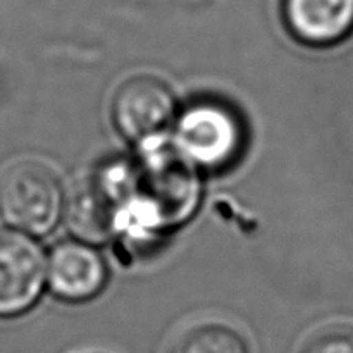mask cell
I'll return each mask as SVG.
<instances>
[{"label":"cell","mask_w":353,"mask_h":353,"mask_svg":"<svg viewBox=\"0 0 353 353\" xmlns=\"http://www.w3.org/2000/svg\"><path fill=\"white\" fill-rule=\"evenodd\" d=\"M52 293L68 302H85L102 292L107 268L99 252L79 241H64L52 250L47 264Z\"/></svg>","instance_id":"5"},{"label":"cell","mask_w":353,"mask_h":353,"mask_svg":"<svg viewBox=\"0 0 353 353\" xmlns=\"http://www.w3.org/2000/svg\"><path fill=\"white\" fill-rule=\"evenodd\" d=\"M176 150L192 165L223 169L240 157L243 124L234 110L221 102H196L176 119Z\"/></svg>","instance_id":"2"},{"label":"cell","mask_w":353,"mask_h":353,"mask_svg":"<svg viewBox=\"0 0 353 353\" xmlns=\"http://www.w3.org/2000/svg\"><path fill=\"white\" fill-rule=\"evenodd\" d=\"M45 278L47 265L38 245L23 233L0 230V317L31 309Z\"/></svg>","instance_id":"4"},{"label":"cell","mask_w":353,"mask_h":353,"mask_svg":"<svg viewBox=\"0 0 353 353\" xmlns=\"http://www.w3.org/2000/svg\"><path fill=\"white\" fill-rule=\"evenodd\" d=\"M283 17L296 40L327 47L353 31V0H283Z\"/></svg>","instance_id":"6"},{"label":"cell","mask_w":353,"mask_h":353,"mask_svg":"<svg viewBox=\"0 0 353 353\" xmlns=\"http://www.w3.org/2000/svg\"><path fill=\"white\" fill-rule=\"evenodd\" d=\"M302 353H353V327H334L319 333Z\"/></svg>","instance_id":"8"},{"label":"cell","mask_w":353,"mask_h":353,"mask_svg":"<svg viewBox=\"0 0 353 353\" xmlns=\"http://www.w3.org/2000/svg\"><path fill=\"white\" fill-rule=\"evenodd\" d=\"M112 119L126 140L150 143L176 119L174 93L155 76H133L114 95Z\"/></svg>","instance_id":"3"},{"label":"cell","mask_w":353,"mask_h":353,"mask_svg":"<svg viewBox=\"0 0 353 353\" xmlns=\"http://www.w3.org/2000/svg\"><path fill=\"white\" fill-rule=\"evenodd\" d=\"M171 353H248L243 336L224 324H202L186 331Z\"/></svg>","instance_id":"7"},{"label":"cell","mask_w":353,"mask_h":353,"mask_svg":"<svg viewBox=\"0 0 353 353\" xmlns=\"http://www.w3.org/2000/svg\"><path fill=\"white\" fill-rule=\"evenodd\" d=\"M64 209L61 179L48 165L23 161L0 178V216L7 224L30 234H45L57 224Z\"/></svg>","instance_id":"1"}]
</instances>
